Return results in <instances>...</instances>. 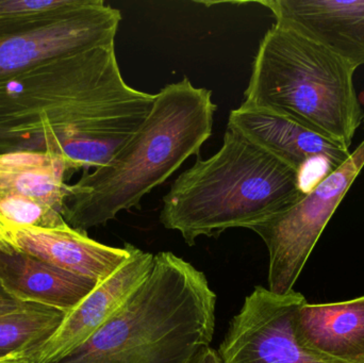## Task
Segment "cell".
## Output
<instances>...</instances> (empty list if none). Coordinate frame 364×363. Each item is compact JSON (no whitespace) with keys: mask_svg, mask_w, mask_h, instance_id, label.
I'll return each instance as SVG.
<instances>
[{"mask_svg":"<svg viewBox=\"0 0 364 363\" xmlns=\"http://www.w3.org/2000/svg\"><path fill=\"white\" fill-rule=\"evenodd\" d=\"M156 98L124 80L115 43L57 58L0 85V156L44 153L70 170L100 168L140 129Z\"/></svg>","mask_w":364,"mask_h":363,"instance_id":"1","label":"cell"},{"mask_svg":"<svg viewBox=\"0 0 364 363\" xmlns=\"http://www.w3.org/2000/svg\"><path fill=\"white\" fill-rule=\"evenodd\" d=\"M216 109L212 92L194 87L188 77L166 85L134 136L106 164L66 185L61 210L66 224L87 232L121 211L140 208L145 195L198 155L211 136Z\"/></svg>","mask_w":364,"mask_h":363,"instance_id":"2","label":"cell"},{"mask_svg":"<svg viewBox=\"0 0 364 363\" xmlns=\"http://www.w3.org/2000/svg\"><path fill=\"white\" fill-rule=\"evenodd\" d=\"M303 173L231 124L220 151L197 159L164 197L160 222L188 245L230 228H250L296 204L307 193Z\"/></svg>","mask_w":364,"mask_h":363,"instance_id":"3","label":"cell"},{"mask_svg":"<svg viewBox=\"0 0 364 363\" xmlns=\"http://www.w3.org/2000/svg\"><path fill=\"white\" fill-rule=\"evenodd\" d=\"M215 308L205 274L161 251L124 306L59 363H188L211 343Z\"/></svg>","mask_w":364,"mask_h":363,"instance_id":"4","label":"cell"},{"mask_svg":"<svg viewBox=\"0 0 364 363\" xmlns=\"http://www.w3.org/2000/svg\"><path fill=\"white\" fill-rule=\"evenodd\" d=\"M348 62L275 23L261 40L242 106L286 117L350 148L363 113Z\"/></svg>","mask_w":364,"mask_h":363,"instance_id":"5","label":"cell"},{"mask_svg":"<svg viewBox=\"0 0 364 363\" xmlns=\"http://www.w3.org/2000/svg\"><path fill=\"white\" fill-rule=\"evenodd\" d=\"M121 11L83 0L45 16L0 21V85L57 58L115 43Z\"/></svg>","mask_w":364,"mask_h":363,"instance_id":"6","label":"cell"},{"mask_svg":"<svg viewBox=\"0 0 364 363\" xmlns=\"http://www.w3.org/2000/svg\"><path fill=\"white\" fill-rule=\"evenodd\" d=\"M364 166V141L338 170L320 179L296 204L252 226L269 251V291H292L323 230Z\"/></svg>","mask_w":364,"mask_h":363,"instance_id":"7","label":"cell"},{"mask_svg":"<svg viewBox=\"0 0 364 363\" xmlns=\"http://www.w3.org/2000/svg\"><path fill=\"white\" fill-rule=\"evenodd\" d=\"M306 298L255 288L229 324L218 353L224 363H344L301 345L294 319Z\"/></svg>","mask_w":364,"mask_h":363,"instance_id":"8","label":"cell"},{"mask_svg":"<svg viewBox=\"0 0 364 363\" xmlns=\"http://www.w3.org/2000/svg\"><path fill=\"white\" fill-rule=\"evenodd\" d=\"M153 264L154 255L132 247L129 259L68 311L55 332L34 350L32 363H59L82 347L124 306Z\"/></svg>","mask_w":364,"mask_h":363,"instance_id":"9","label":"cell"},{"mask_svg":"<svg viewBox=\"0 0 364 363\" xmlns=\"http://www.w3.org/2000/svg\"><path fill=\"white\" fill-rule=\"evenodd\" d=\"M276 23L326 47L354 68L364 65V0H265Z\"/></svg>","mask_w":364,"mask_h":363,"instance_id":"10","label":"cell"},{"mask_svg":"<svg viewBox=\"0 0 364 363\" xmlns=\"http://www.w3.org/2000/svg\"><path fill=\"white\" fill-rule=\"evenodd\" d=\"M228 124L301 173L314 161L323 162L329 173H333L352 155L348 148L339 143L286 117L259 109L241 104L231 110Z\"/></svg>","mask_w":364,"mask_h":363,"instance_id":"11","label":"cell"},{"mask_svg":"<svg viewBox=\"0 0 364 363\" xmlns=\"http://www.w3.org/2000/svg\"><path fill=\"white\" fill-rule=\"evenodd\" d=\"M14 239L19 251L97 283L112 276L129 259L134 247L128 243L123 249L102 244L68 225L57 229L17 228Z\"/></svg>","mask_w":364,"mask_h":363,"instance_id":"12","label":"cell"},{"mask_svg":"<svg viewBox=\"0 0 364 363\" xmlns=\"http://www.w3.org/2000/svg\"><path fill=\"white\" fill-rule=\"evenodd\" d=\"M21 251H0V287L21 303L68 313L97 286Z\"/></svg>","mask_w":364,"mask_h":363,"instance_id":"13","label":"cell"},{"mask_svg":"<svg viewBox=\"0 0 364 363\" xmlns=\"http://www.w3.org/2000/svg\"><path fill=\"white\" fill-rule=\"evenodd\" d=\"M294 330L301 345L344 363H364V296L331 304L301 305Z\"/></svg>","mask_w":364,"mask_h":363,"instance_id":"14","label":"cell"},{"mask_svg":"<svg viewBox=\"0 0 364 363\" xmlns=\"http://www.w3.org/2000/svg\"><path fill=\"white\" fill-rule=\"evenodd\" d=\"M68 164L62 158L36 153L0 156V193L18 194L62 210Z\"/></svg>","mask_w":364,"mask_h":363,"instance_id":"15","label":"cell"},{"mask_svg":"<svg viewBox=\"0 0 364 363\" xmlns=\"http://www.w3.org/2000/svg\"><path fill=\"white\" fill-rule=\"evenodd\" d=\"M66 313L26 303L14 313L0 317V356L40 345L55 332Z\"/></svg>","mask_w":364,"mask_h":363,"instance_id":"16","label":"cell"},{"mask_svg":"<svg viewBox=\"0 0 364 363\" xmlns=\"http://www.w3.org/2000/svg\"><path fill=\"white\" fill-rule=\"evenodd\" d=\"M0 215L13 228L57 229L68 226L61 211L18 194L0 193Z\"/></svg>","mask_w":364,"mask_h":363,"instance_id":"17","label":"cell"},{"mask_svg":"<svg viewBox=\"0 0 364 363\" xmlns=\"http://www.w3.org/2000/svg\"><path fill=\"white\" fill-rule=\"evenodd\" d=\"M83 0H0V21L34 18L68 10Z\"/></svg>","mask_w":364,"mask_h":363,"instance_id":"18","label":"cell"},{"mask_svg":"<svg viewBox=\"0 0 364 363\" xmlns=\"http://www.w3.org/2000/svg\"><path fill=\"white\" fill-rule=\"evenodd\" d=\"M0 251H19L14 239V229L0 215Z\"/></svg>","mask_w":364,"mask_h":363,"instance_id":"19","label":"cell"},{"mask_svg":"<svg viewBox=\"0 0 364 363\" xmlns=\"http://www.w3.org/2000/svg\"><path fill=\"white\" fill-rule=\"evenodd\" d=\"M188 363H224L220 353L210 345L199 350Z\"/></svg>","mask_w":364,"mask_h":363,"instance_id":"20","label":"cell"},{"mask_svg":"<svg viewBox=\"0 0 364 363\" xmlns=\"http://www.w3.org/2000/svg\"><path fill=\"white\" fill-rule=\"evenodd\" d=\"M23 305H25V303H21L19 300H15L14 298H12L10 294L6 293L0 287V317L18 310Z\"/></svg>","mask_w":364,"mask_h":363,"instance_id":"21","label":"cell"},{"mask_svg":"<svg viewBox=\"0 0 364 363\" xmlns=\"http://www.w3.org/2000/svg\"><path fill=\"white\" fill-rule=\"evenodd\" d=\"M38 347V345H36V347L10 354L6 357L1 358L0 363H32V355H33L34 350Z\"/></svg>","mask_w":364,"mask_h":363,"instance_id":"22","label":"cell"},{"mask_svg":"<svg viewBox=\"0 0 364 363\" xmlns=\"http://www.w3.org/2000/svg\"><path fill=\"white\" fill-rule=\"evenodd\" d=\"M9 355H10V354H9ZM6 356H8V355H6ZM6 356H0V359H1V358L6 357Z\"/></svg>","mask_w":364,"mask_h":363,"instance_id":"23","label":"cell"}]
</instances>
